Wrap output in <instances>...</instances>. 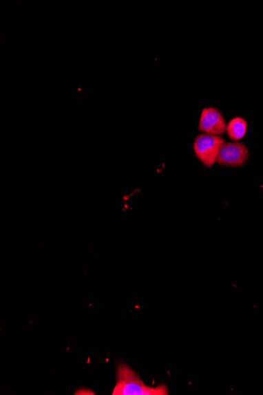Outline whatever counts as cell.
<instances>
[{"label": "cell", "mask_w": 263, "mask_h": 395, "mask_svg": "<svg viewBox=\"0 0 263 395\" xmlns=\"http://www.w3.org/2000/svg\"><path fill=\"white\" fill-rule=\"evenodd\" d=\"M227 121L218 108L207 107L202 110L198 125L199 131L221 136L227 132Z\"/></svg>", "instance_id": "277c9868"}, {"label": "cell", "mask_w": 263, "mask_h": 395, "mask_svg": "<svg viewBox=\"0 0 263 395\" xmlns=\"http://www.w3.org/2000/svg\"><path fill=\"white\" fill-rule=\"evenodd\" d=\"M224 142L222 136L201 134L194 140V153L202 164L210 169L217 163L219 153Z\"/></svg>", "instance_id": "7a4b0ae2"}, {"label": "cell", "mask_w": 263, "mask_h": 395, "mask_svg": "<svg viewBox=\"0 0 263 395\" xmlns=\"http://www.w3.org/2000/svg\"><path fill=\"white\" fill-rule=\"evenodd\" d=\"M249 159L248 147L241 142H224L219 153L217 163L227 167H238L244 165Z\"/></svg>", "instance_id": "3957f363"}, {"label": "cell", "mask_w": 263, "mask_h": 395, "mask_svg": "<svg viewBox=\"0 0 263 395\" xmlns=\"http://www.w3.org/2000/svg\"><path fill=\"white\" fill-rule=\"evenodd\" d=\"M112 395H168L166 384L157 387L147 386L140 376L125 363H119L116 370V384Z\"/></svg>", "instance_id": "6da1fadb"}, {"label": "cell", "mask_w": 263, "mask_h": 395, "mask_svg": "<svg viewBox=\"0 0 263 395\" xmlns=\"http://www.w3.org/2000/svg\"><path fill=\"white\" fill-rule=\"evenodd\" d=\"M248 129V123L243 118L235 117L230 120L227 126V133L233 142H238L242 139Z\"/></svg>", "instance_id": "5b68a950"}]
</instances>
